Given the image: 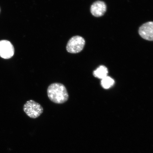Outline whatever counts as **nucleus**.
Returning a JSON list of instances; mask_svg holds the SVG:
<instances>
[{
	"mask_svg": "<svg viewBox=\"0 0 153 153\" xmlns=\"http://www.w3.org/2000/svg\"><path fill=\"white\" fill-rule=\"evenodd\" d=\"M85 41L79 36L72 37L68 41L66 46V50L68 53H79L85 47Z\"/></svg>",
	"mask_w": 153,
	"mask_h": 153,
	"instance_id": "3",
	"label": "nucleus"
},
{
	"mask_svg": "<svg viewBox=\"0 0 153 153\" xmlns=\"http://www.w3.org/2000/svg\"><path fill=\"white\" fill-rule=\"evenodd\" d=\"M0 11H1V9H0Z\"/></svg>",
	"mask_w": 153,
	"mask_h": 153,
	"instance_id": "9",
	"label": "nucleus"
},
{
	"mask_svg": "<svg viewBox=\"0 0 153 153\" xmlns=\"http://www.w3.org/2000/svg\"><path fill=\"white\" fill-rule=\"evenodd\" d=\"M114 80L108 76L101 79V85L105 89H108L114 85Z\"/></svg>",
	"mask_w": 153,
	"mask_h": 153,
	"instance_id": "8",
	"label": "nucleus"
},
{
	"mask_svg": "<svg viewBox=\"0 0 153 153\" xmlns=\"http://www.w3.org/2000/svg\"><path fill=\"white\" fill-rule=\"evenodd\" d=\"M47 94L50 100L56 104H63L68 99L66 88L62 83L51 84L48 88Z\"/></svg>",
	"mask_w": 153,
	"mask_h": 153,
	"instance_id": "1",
	"label": "nucleus"
},
{
	"mask_svg": "<svg viewBox=\"0 0 153 153\" xmlns=\"http://www.w3.org/2000/svg\"><path fill=\"white\" fill-rule=\"evenodd\" d=\"M108 70L106 67L101 65L94 71L93 75L95 77L102 79L108 76Z\"/></svg>",
	"mask_w": 153,
	"mask_h": 153,
	"instance_id": "7",
	"label": "nucleus"
},
{
	"mask_svg": "<svg viewBox=\"0 0 153 153\" xmlns=\"http://www.w3.org/2000/svg\"><path fill=\"white\" fill-rule=\"evenodd\" d=\"M14 54V47L10 42L7 40L0 41V57L4 59H9Z\"/></svg>",
	"mask_w": 153,
	"mask_h": 153,
	"instance_id": "4",
	"label": "nucleus"
},
{
	"mask_svg": "<svg viewBox=\"0 0 153 153\" xmlns=\"http://www.w3.org/2000/svg\"><path fill=\"white\" fill-rule=\"evenodd\" d=\"M23 110L29 117L33 119L39 117L43 111L41 105L32 100L27 101L24 105Z\"/></svg>",
	"mask_w": 153,
	"mask_h": 153,
	"instance_id": "2",
	"label": "nucleus"
},
{
	"mask_svg": "<svg viewBox=\"0 0 153 153\" xmlns=\"http://www.w3.org/2000/svg\"><path fill=\"white\" fill-rule=\"evenodd\" d=\"M139 33L143 39L153 41V22H149L143 25L139 28Z\"/></svg>",
	"mask_w": 153,
	"mask_h": 153,
	"instance_id": "5",
	"label": "nucleus"
},
{
	"mask_svg": "<svg viewBox=\"0 0 153 153\" xmlns=\"http://www.w3.org/2000/svg\"><path fill=\"white\" fill-rule=\"evenodd\" d=\"M106 8V5L104 1H98L95 2L91 5V11L94 16L99 17L105 14Z\"/></svg>",
	"mask_w": 153,
	"mask_h": 153,
	"instance_id": "6",
	"label": "nucleus"
}]
</instances>
